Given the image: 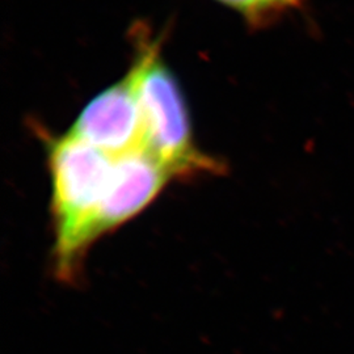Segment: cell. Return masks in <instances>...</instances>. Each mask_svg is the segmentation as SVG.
I'll return each instance as SVG.
<instances>
[{"label":"cell","mask_w":354,"mask_h":354,"mask_svg":"<svg viewBox=\"0 0 354 354\" xmlns=\"http://www.w3.org/2000/svg\"><path fill=\"white\" fill-rule=\"evenodd\" d=\"M134 76L145 125V151L174 176L219 171L221 165L193 145L185 104L176 80L163 64L158 44L142 42Z\"/></svg>","instance_id":"2"},{"label":"cell","mask_w":354,"mask_h":354,"mask_svg":"<svg viewBox=\"0 0 354 354\" xmlns=\"http://www.w3.org/2000/svg\"><path fill=\"white\" fill-rule=\"evenodd\" d=\"M68 134L113 158L143 150L145 125L131 71L89 102Z\"/></svg>","instance_id":"3"},{"label":"cell","mask_w":354,"mask_h":354,"mask_svg":"<svg viewBox=\"0 0 354 354\" xmlns=\"http://www.w3.org/2000/svg\"><path fill=\"white\" fill-rule=\"evenodd\" d=\"M250 19H257L266 13L289 6V0H219Z\"/></svg>","instance_id":"5"},{"label":"cell","mask_w":354,"mask_h":354,"mask_svg":"<svg viewBox=\"0 0 354 354\" xmlns=\"http://www.w3.org/2000/svg\"><path fill=\"white\" fill-rule=\"evenodd\" d=\"M174 177L145 150L115 158L109 189L89 227L88 248L142 213Z\"/></svg>","instance_id":"4"},{"label":"cell","mask_w":354,"mask_h":354,"mask_svg":"<svg viewBox=\"0 0 354 354\" xmlns=\"http://www.w3.org/2000/svg\"><path fill=\"white\" fill-rule=\"evenodd\" d=\"M115 158L71 134L49 142L54 270L74 281L88 252L89 227L113 177Z\"/></svg>","instance_id":"1"},{"label":"cell","mask_w":354,"mask_h":354,"mask_svg":"<svg viewBox=\"0 0 354 354\" xmlns=\"http://www.w3.org/2000/svg\"><path fill=\"white\" fill-rule=\"evenodd\" d=\"M289 1H290V4H294V3H297L298 0H289Z\"/></svg>","instance_id":"6"}]
</instances>
